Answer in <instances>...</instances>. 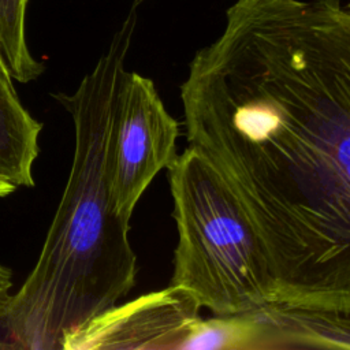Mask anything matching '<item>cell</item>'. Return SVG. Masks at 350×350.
<instances>
[{
	"instance_id": "1",
	"label": "cell",
	"mask_w": 350,
	"mask_h": 350,
	"mask_svg": "<svg viewBox=\"0 0 350 350\" xmlns=\"http://www.w3.org/2000/svg\"><path fill=\"white\" fill-rule=\"evenodd\" d=\"M180 98L189 146L258 234L275 305L350 312V1L235 0Z\"/></svg>"
},
{
	"instance_id": "2",
	"label": "cell",
	"mask_w": 350,
	"mask_h": 350,
	"mask_svg": "<svg viewBox=\"0 0 350 350\" xmlns=\"http://www.w3.org/2000/svg\"><path fill=\"white\" fill-rule=\"evenodd\" d=\"M137 25L135 7L74 93L53 97L74 123V154L31 272L0 309L5 347L60 349L63 336L111 309L135 284L130 221L113 209L108 150L113 107Z\"/></svg>"
},
{
	"instance_id": "3",
	"label": "cell",
	"mask_w": 350,
	"mask_h": 350,
	"mask_svg": "<svg viewBox=\"0 0 350 350\" xmlns=\"http://www.w3.org/2000/svg\"><path fill=\"white\" fill-rule=\"evenodd\" d=\"M167 170L178 231L170 284L216 316L275 305L276 284L262 243L224 179L191 146Z\"/></svg>"
},
{
	"instance_id": "4",
	"label": "cell",
	"mask_w": 350,
	"mask_h": 350,
	"mask_svg": "<svg viewBox=\"0 0 350 350\" xmlns=\"http://www.w3.org/2000/svg\"><path fill=\"white\" fill-rule=\"evenodd\" d=\"M178 122L165 109L152 79L124 71L112 115L108 180L115 212L130 221L153 178L176 159Z\"/></svg>"
},
{
	"instance_id": "5",
	"label": "cell",
	"mask_w": 350,
	"mask_h": 350,
	"mask_svg": "<svg viewBox=\"0 0 350 350\" xmlns=\"http://www.w3.org/2000/svg\"><path fill=\"white\" fill-rule=\"evenodd\" d=\"M200 309L189 291L170 284L92 317L67 332L60 349H180Z\"/></svg>"
},
{
	"instance_id": "6",
	"label": "cell",
	"mask_w": 350,
	"mask_h": 350,
	"mask_svg": "<svg viewBox=\"0 0 350 350\" xmlns=\"http://www.w3.org/2000/svg\"><path fill=\"white\" fill-rule=\"evenodd\" d=\"M42 123L23 107L12 77L0 59V176L16 187H33Z\"/></svg>"
},
{
	"instance_id": "7",
	"label": "cell",
	"mask_w": 350,
	"mask_h": 350,
	"mask_svg": "<svg viewBox=\"0 0 350 350\" xmlns=\"http://www.w3.org/2000/svg\"><path fill=\"white\" fill-rule=\"evenodd\" d=\"M180 349H269V331L261 309L232 316L213 314L194 323Z\"/></svg>"
},
{
	"instance_id": "8",
	"label": "cell",
	"mask_w": 350,
	"mask_h": 350,
	"mask_svg": "<svg viewBox=\"0 0 350 350\" xmlns=\"http://www.w3.org/2000/svg\"><path fill=\"white\" fill-rule=\"evenodd\" d=\"M29 0H0V59L12 79L26 83L45 70L26 42V8Z\"/></svg>"
},
{
	"instance_id": "9",
	"label": "cell",
	"mask_w": 350,
	"mask_h": 350,
	"mask_svg": "<svg viewBox=\"0 0 350 350\" xmlns=\"http://www.w3.org/2000/svg\"><path fill=\"white\" fill-rule=\"evenodd\" d=\"M16 190V186L10 180L0 176V197H5Z\"/></svg>"
},
{
	"instance_id": "10",
	"label": "cell",
	"mask_w": 350,
	"mask_h": 350,
	"mask_svg": "<svg viewBox=\"0 0 350 350\" xmlns=\"http://www.w3.org/2000/svg\"><path fill=\"white\" fill-rule=\"evenodd\" d=\"M137 1H139V0H137Z\"/></svg>"
}]
</instances>
